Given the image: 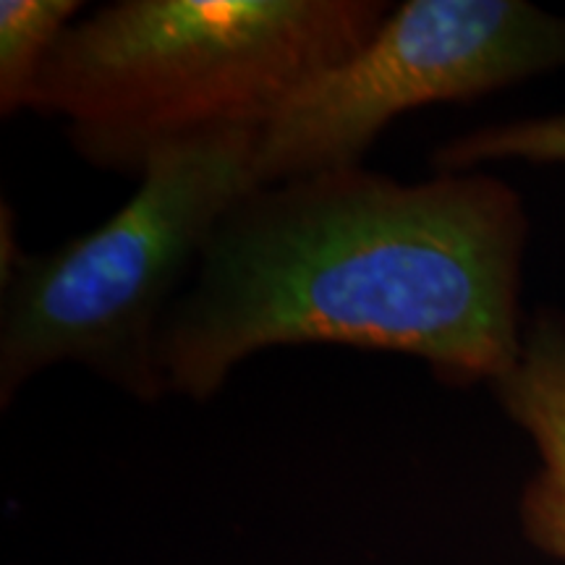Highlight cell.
<instances>
[{
    "label": "cell",
    "instance_id": "6da1fadb",
    "mask_svg": "<svg viewBox=\"0 0 565 565\" xmlns=\"http://www.w3.org/2000/svg\"><path fill=\"white\" fill-rule=\"evenodd\" d=\"M529 221L494 175L404 183L364 166L257 186L212 233L160 333L166 391L207 401L278 345L422 359L445 385L519 359Z\"/></svg>",
    "mask_w": 565,
    "mask_h": 565
},
{
    "label": "cell",
    "instance_id": "7a4b0ae2",
    "mask_svg": "<svg viewBox=\"0 0 565 565\" xmlns=\"http://www.w3.org/2000/svg\"><path fill=\"white\" fill-rule=\"evenodd\" d=\"M391 9L383 0H118L61 34L30 110L61 118L89 166L139 179L179 141L263 131Z\"/></svg>",
    "mask_w": 565,
    "mask_h": 565
},
{
    "label": "cell",
    "instance_id": "3957f363",
    "mask_svg": "<svg viewBox=\"0 0 565 565\" xmlns=\"http://www.w3.org/2000/svg\"><path fill=\"white\" fill-rule=\"evenodd\" d=\"M257 129L166 147L124 207L47 254H24L3 204L0 406L55 364H79L141 404L166 395L160 333L225 212L257 189Z\"/></svg>",
    "mask_w": 565,
    "mask_h": 565
},
{
    "label": "cell",
    "instance_id": "277c9868",
    "mask_svg": "<svg viewBox=\"0 0 565 565\" xmlns=\"http://www.w3.org/2000/svg\"><path fill=\"white\" fill-rule=\"evenodd\" d=\"M565 66V19L521 0H406L259 131L257 183L362 166L404 113L469 103Z\"/></svg>",
    "mask_w": 565,
    "mask_h": 565
},
{
    "label": "cell",
    "instance_id": "5b68a950",
    "mask_svg": "<svg viewBox=\"0 0 565 565\" xmlns=\"http://www.w3.org/2000/svg\"><path fill=\"white\" fill-rule=\"evenodd\" d=\"M505 414L532 437L540 469L521 492L524 536L565 563V317L542 309L524 330L519 359L492 385Z\"/></svg>",
    "mask_w": 565,
    "mask_h": 565
},
{
    "label": "cell",
    "instance_id": "8992f818",
    "mask_svg": "<svg viewBox=\"0 0 565 565\" xmlns=\"http://www.w3.org/2000/svg\"><path fill=\"white\" fill-rule=\"evenodd\" d=\"M79 0H3L0 3V116L30 110L34 87L55 42L74 24Z\"/></svg>",
    "mask_w": 565,
    "mask_h": 565
},
{
    "label": "cell",
    "instance_id": "52a82bcc",
    "mask_svg": "<svg viewBox=\"0 0 565 565\" xmlns=\"http://www.w3.org/2000/svg\"><path fill=\"white\" fill-rule=\"evenodd\" d=\"M524 160L540 166L565 162V113L484 126L437 147L429 166L437 173H466L482 162Z\"/></svg>",
    "mask_w": 565,
    "mask_h": 565
}]
</instances>
